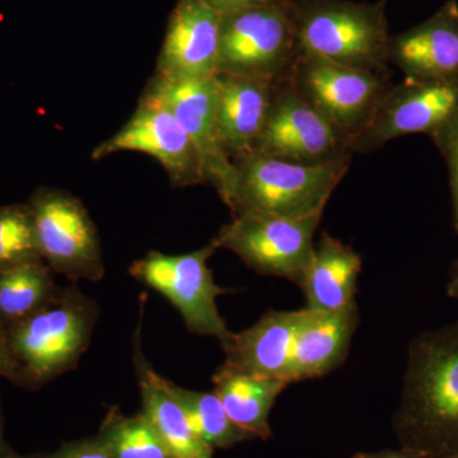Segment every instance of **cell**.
I'll return each mask as SVG.
<instances>
[{
	"mask_svg": "<svg viewBox=\"0 0 458 458\" xmlns=\"http://www.w3.org/2000/svg\"><path fill=\"white\" fill-rule=\"evenodd\" d=\"M322 216L288 218L241 214L223 225L212 242L218 250L236 254L256 273L279 276L298 285L311 260Z\"/></svg>",
	"mask_w": 458,
	"mask_h": 458,
	"instance_id": "ba28073f",
	"label": "cell"
},
{
	"mask_svg": "<svg viewBox=\"0 0 458 458\" xmlns=\"http://www.w3.org/2000/svg\"><path fill=\"white\" fill-rule=\"evenodd\" d=\"M205 2L219 14H225L229 12L241 11V9L286 4L289 0H205Z\"/></svg>",
	"mask_w": 458,
	"mask_h": 458,
	"instance_id": "83f0119b",
	"label": "cell"
},
{
	"mask_svg": "<svg viewBox=\"0 0 458 458\" xmlns=\"http://www.w3.org/2000/svg\"><path fill=\"white\" fill-rule=\"evenodd\" d=\"M0 378L17 379V366L9 345L7 327L0 322Z\"/></svg>",
	"mask_w": 458,
	"mask_h": 458,
	"instance_id": "f1b7e54d",
	"label": "cell"
},
{
	"mask_svg": "<svg viewBox=\"0 0 458 458\" xmlns=\"http://www.w3.org/2000/svg\"><path fill=\"white\" fill-rule=\"evenodd\" d=\"M51 269L35 260L0 271V322L8 327L40 310L55 295Z\"/></svg>",
	"mask_w": 458,
	"mask_h": 458,
	"instance_id": "7402d4cb",
	"label": "cell"
},
{
	"mask_svg": "<svg viewBox=\"0 0 458 458\" xmlns=\"http://www.w3.org/2000/svg\"><path fill=\"white\" fill-rule=\"evenodd\" d=\"M216 78L219 140L233 161L254 149L269 113L274 83L238 75L216 74Z\"/></svg>",
	"mask_w": 458,
	"mask_h": 458,
	"instance_id": "ac0fdd59",
	"label": "cell"
},
{
	"mask_svg": "<svg viewBox=\"0 0 458 458\" xmlns=\"http://www.w3.org/2000/svg\"><path fill=\"white\" fill-rule=\"evenodd\" d=\"M388 0H289L301 51L337 64L387 73Z\"/></svg>",
	"mask_w": 458,
	"mask_h": 458,
	"instance_id": "3957f363",
	"label": "cell"
},
{
	"mask_svg": "<svg viewBox=\"0 0 458 458\" xmlns=\"http://www.w3.org/2000/svg\"><path fill=\"white\" fill-rule=\"evenodd\" d=\"M221 14L205 0H177L157 63L156 74L172 80L216 75Z\"/></svg>",
	"mask_w": 458,
	"mask_h": 458,
	"instance_id": "5bb4252c",
	"label": "cell"
},
{
	"mask_svg": "<svg viewBox=\"0 0 458 458\" xmlns=\"http://www.w3.org/2000/svg\"><path fill=\"white\" fill-rule=\"evenodd\" d=\"M8 452L5 448L4 438H3V423H2V411H0V458H5Z\"/></svg>",
	"mask_w": 458,
	"mask_h": 458,
	"instance_id": "1f68e13d",
	"label": "cell"
},
{
	"mask_svg": "<svg viewBox=\"0 0 458 458\" xmlns=\"http://www.w3.org/2000/svg\"><path fill=\"white\" fill-rule=\"evenodd\" d=\"M351 458H420L414 452L403 450H381L376 452H358Z\"/></svg>",
	"mask_w": 458,
	"mask_h": 458,
	"instance_id": "f546056e",
	"label": "cell"
},
{
	"mask_svg": "<svg viewBox=\"0 0 458 458\" xmlns=\"http://www.w3.org/2000/svg\"><path fill=\"white\" fill-rule=\"evenodd\" d=\"M358 324V306L344 311L300 310L292 352V382L318 378L342 366Z\"/></svg>",
	"mask_w": 458,
	"mask_h": 458,
	"instance_id": "2e32d148",
	"label": "cell"
},
{
	"mask_svg": "<svg viewBox=\"0 0 458 458\" xmlns=\"http://www.w3.org/2000/svg\"><path fill=\"white\" fill-rule=\"evenodd\" d=\"M445 158L450 174L454 225L458 233V114L454 119L430 135Z\"/></svg>",
	"mask_w": 458,
	"mask_h": 458,
	"instance_id": "484cf974",
	"label": "cell"
},
{
	"mask_svg": "<svg viewBox=\"0 0 458 458\" xmlns=\"http://www.w3.org/2000/svg\"><path fill=\"white\" fill-rule=\"evenodd\" d=\"M98 438L114 458H171L143 412L128 417L111 408Z\"/></svg>",
	"mask_w": 458,
	"mask_h": 458,
	"instance_id": "cb8c5ba5",
	"label": "cell"
},
{
	"mask_svg": "<svg viewBox=\"0 0 458 458\" xmlns=\"http://www.w3.org/2000/svg\"><path fill=\"white\" fill-rule=\"evenodd\" d=\"M450 458H458V454H456V456H454V457H450Z\"/></svg>",
	"mask_w": 458,
	"mask_h": 458,
	"instance_id": "836d02e7",
	"label": "cell"
},
{
	"mask_svg": "<svg viewBox=\"0 0 458 458\" xmlns=\"http://www.w3.org/2000/svg\"><path fill=\"white\" fill-rule=\"evenodd\" d=\"M49 458H114L98 437L82 441L65 443Z\"/></svg>",
	"mask_w": 458,
	"mask_h": 458,
	"instance_id": "4316f807",
	"label": "cell"
},
{
	"mask_svg": "<svg viewBox=\"0 0 458 458\" xmlns=\"http://www.w3.org/2000/svg\"><path fill=\"white\" fill-rule=\"evenodd\" d=\"M98 304L77 288L57 289L32 315L7 327L16 382L42 385L77 366L89 348Z\"/></svg>",
	"mask_w": 458,
	"mask_h": 458,
	"instance_id": "277c9868",
	"label": "cell"
},
{
	"mask_svg": "<svg viewBox=\"0 0 458 458\" xmlns=\"http://www.w3.org/2000/svg\"><path fill=\"white\" fill-rule=\"evenodd\" d=\"M288 81L307 104L351 140L352 148L391 87L387 73L337 64L301 50Z\"/></svg>",
	"mask_w": 458,
	"mask_h": 458,
	"instance_id": "8992f818",
	"label": "cell"
},
{
	"mask_svg": "<svg viewBox=\"0 0 458 458\" xmlns=\"http://www.w3.org/2000/svg\"><path fill=\"white\" fill-rule=\"evenodd\" d=\"M300 53L289 2L221 14L216 74L276 83Z\"/></svg>",
	"mask_w": 458,
	"mask_h": 458,
	"instance_id": "5b68a950",
	"label": "cell"
},
{
	"mask_svg": "<svg viewBox=\"0 0 458 458\" xmlns=\"http://www.w3.org/2000/svg\"><path fill=\"white\" fill-rule=\"evenodd\" d=\"M141 98L152 99L174 114L197 147L207 182L212 183L222 200L227 203L234 165L219 140L216 78L172 80L156 74Z\"/></svg>",
	"mask_w": 458,
	"mask_h": 458,
	"instance_id": "7c38bea8",
	"label": "cell"
},
{
	"mask_svg": "<svg viewBox=\"0 0 458 458\" xmlns=\"http://www.w3.org/2000/svg\"><path fill=\"white\" fill-rule=\"evenodd\" d=\"M213 242L183 255L150 251L131 264V276L164 295L182 316L186 327L201 336L216 337L222 345L233 333L216 307V300L227 293L214 282L208 260L216 251Z\"/></svg>",
	"mask_w": 458,
	"mask_h": 458,
	"instance_id": "52a82bcc",
	"label": "cell"
},
{
	"mask_svg": "<svg viewBox=\"0 0 458 458\" xmlns=\"http://www.w3.org/2000/svg\"><path fill=\"white\" fill-rule=\"evenodd\" d=\"M352 158L304 165L251 152L234 158V177L227 204L232 214L301 216L324 214Z\"/></svg>",
	"mask_w": 458,
	"mask_h": 458,
	"instance_id": "7a4b0ae2",
	"label": "cell"
},
{
	"mask_svg": "<svg viewBox=\"0 0 458 458\" xmlns=\"http://www.w3.org/2000/svg\"><path fill=\"white\" fill-rule=\"evenodd\" d=\"M168 386L185 412L190 427L213 451L216 448L228 450L238 443L254 439L231 420L214 391L199 393L188 390L174 385L170 379Z\"/></svg>",
	"mask_w": 458,
	"mask_h": 458,
	"instance_id": "603a6c76",
	"label": "cell"
},
{
	"mask_svg": "<svg viewBox=\"0 0 458 458\" xmlns=\"http://www.w3.org/2000/svg\"><path fill=\"white\" fill-rule=\"evenodd\" d=\"M458 114V75L412 80L391 86L369 125L352 143V152L370 153L388 141L441 129Z\"/></svg>",
	"mask_w": 458,
	"mask_h": 458,
	"instance_id": "8fae6325",
	"label": "cell"
},
{
	"mask_svg": "<svg viewBox=\"0 0 458 458\" xmlns=\"http://www.w3.org/2000/svg\"><path fill=\"white\" fill-rule=\"evenodd\" d=\"M388 63L412 80L458 75L457 0H447L420 25L391 36Z\"/></svg>",
	"mask_w": 458,
	"mask_h": 458,
	"instance_id": "9a60e30c",
	"label": "cell"
},
{
	"mask_svg": "<svg viewBox=\"0 0 458 458\" xmlns=\"http://www.w3.org/2000/svg\"><path fill=\"white\" fill-rule=\"evenodd\" d=\"M131 150L155 157L179 188L207 182L203 162L188 132L174 114L152 99L141 98L129 122L93 149L92 159Z\"/></svg>",
	"mask_w": 458,
	"mask_h": 458,
	"instance_id": "4fadbf2b",
	"label": "cell"
},
{
	"mask_svg": "<svg viewBox=\"0 0 458 458\" xmlns=\"http://www.w3.org/2000/svg\"><path fill=\"white\" fill-rule=\"evenodd\" d=\"M35 260L42 259L29 205L0 208V271Z\"/></svg>",
	"mask_w": 458,
	"mask_h": 458,
	"instance_id": "d4e9b609",
	"label": "cell"
},
{
	"mask_svg": "<svg viewBox=\"0 0 458 458\" xmlns=\"http://www.w3.org/2000/svg\"><path fill=\"white\" fill-rule=\"evenodd\" d=\"M252 150L304 165L333 164L352 156L351 140L307 104L288 78L274 83L269 113Z\"/></svg>",
	"mask_w": 458,
	"mask_h": 458,
	"instance_id": "30bf717a",
	"label": "cell"
},
{
	"mask_svg": "<svg viewBox=\"0 0 458 458\" xmlns=\"http://www.w3.org/2000/svg\"><path fill=\"white\" fill-rule=\"evenodd\" d=\"M5 458H30V457L17 456V454H8L7 456H5Z\"/></svg>",
	"mask_w": 458,
	"mask_h": 458,
	"instance_id": "d6a6232c",
	"label": "cell"
},
{
	"mask_svg": "<svg viewBox=\"0 0 458 458\" xmlns=\"http://www.w3.org/2000/svg\"><path fill=\"white\" fill-rule=\"evenodd\" d=\"M393 428L400 447L420 458L458 454V321L410 342Z\"/></svg>",
	"mask_w": 458,
	"mask_h": 458,
	"instance_id": "6da1fadb",
	"label": "cell"
},
{
	"mask_svg": "<svg viewBox=\"0 0 458 458\" xmlns=\"http://www.w3.org/2000/svg\"><path fill=\"white\" fill-rule=\"evenodd\" d=\"M214 393L228 417L252 438H271L269 415L288 382L241 372L222 364L212 377Z\"/></svg>",
	"mask_w": 458,
	"mask_h": 458,
	"instance_id": "44dd1931",
	"label": "cell"
},
{
	"mask_svg": "<svg viewBox=\"0 0 458 458\" xmlns=\"http://www.w3.org/2000/svg\"><path fill=\"white\" fill-rule=\"evenodd\" d=\"M29 208L38 255L51 270L74 282L104 278L98 228L80 199L60 190H41Z\"/></svg>",
	"mask_w": 458,
	"mask_h": 458,
	"instance_id": "9c48e42d",
	"label": "cell"
},
{
	"mask_svg": "<svg viewBox=\"0 0 458 458\" xmlns=\"http://www.w3.org/2000/svg\"><path fill=\"white\" fill-rule=\"evenodd\" d=\"M134 366L140 384L143 414L164 442L171 458H213V450L190 427L179 401L171 393L168 379L150 367L137 335Z\"/></svg>",
	"mask_w": 458,
	"mask_h": 458,
	"instance_id": "ffe728a7",
	"label": "cell"
},
{
	"mask_svg": "<svg viewBox=\"0 0 458 458\" xmlns=\"http://www.w3.org/2000/svg\"><path fill=\"white\" fill-rule=\"evenodd\" d=\"M300 311H270L223 346L225 366L292 384V352Z\"/></svg>",
	"mask_w": 458,
	"mask_h": 458,
	"instance_id": "e0dca14e",
	"label": "cell"
},
{
	"mask_svg": "<svg viewBox=\"0 0 458 458\" xmlns=\"http://www.w3.org/2000/svg\"><path fill=\"white\" fill-rule=\"evenodd\" d=\"M360 271V255L324 232L315 242L311 260L298 284L306 298V309L344 311L357 306L355 294Z\"/></svg>",
	"mask_w": 458,
	"mask_h": 458,
	"instance_id": "d6986e66",
	"label": "cell"
},
{
	"mask_svg": "<svg viewBox=\"0 0 458 458\" xmlns=\"http://www.w3.org/2000/svg\"><path fill=\"white\" fill-rule=\"evenodd\" d=\"M447 294L451 298H458V260L452 269L450 282L447 283Z\"/></svg>",
	"mask_w": 458,
	"mask_h": 458,
	"instance_id": "4dcf8cb0",
	"label": "cell"
}]
</instances>
